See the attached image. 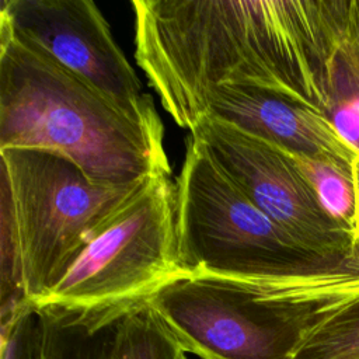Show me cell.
Segmentation results:
<instances>
[{
	"label": "cell",
	"mask_w": 359,
	"mask_h": 359,
	"mask_svg": "<svg viewBox=\"0 0 359 359\" xmlns=\"http://www.w3.org/2000/svg\"><path fill=\"white\" fill-rule=\"evenodd\" d=\"M135 56L191 130L216 87L264 91L330 118L346 65L351 0H133Z\"/></svg>",
	"instance_id": "1"
},
{
	"label": "cell",
	"mask_w": 359,
	"mask_h": 359,
	"mask_svg": "<svg viewBox=\"0 0 359 359\" xmlns=\"http://www.w3.org/2000/svg\"><path fill=\"white\" fill-rule=\"evenodd\" d=\"M39 149L105 184L171 174L154 104L125 107L0 21V150Z\"/></svg>",
	"instance_id": "2"
},
{
	"label": "cell",
	"mask_w": 359,
	"mask_h": 359,
	"mask_svg": "<svg viewBox=\"0 0 359 359\" xmlns=\"http://www.w3.org/2000/svg\"><path fill=\"white\" fill-rule=\"evenodd\" d=\"M0 157L4 310L46 296L149 178L100 182L70 158L39 149H3Z\"/></svg>",
	"instance_id": "3"
},
{
	"label": "cell",
	"mask_w": 359,
	"mask_h": 359,
	"mask_svg": "<svg viewBox=\"0 0 359 359\" xmlns=\"http://www.w3.org/2000/svg\"><path fill=\"white\" fill-rule=\"evenodd\" d=\"M175 251L187 275L282 279L348 264L297 243L229 178L189 135L174 182Z\"/></svg>",
	"instance_id": "4"
},
{
	"label": "cell",
	"mask_w": 359,
	"mask_h": 359,
	"mask_svg": "<svg viewBox=\"0 0 359 359\" xmlns=\"http://www.w3.org/2000/svg\"><path fill=\"white\" fill-rule=\"evenodd\" d=\"M184 275L175 251L174 182L158 174L146 180L66 275L31 306L119 317Z\"/></svg>",
	"instance_id": "5"
},
{
	"label": "cell",
	"mask_w": 359,
	"mask_h": 359,
	"mask_svg": "<svg viewBox=\"0 0 359 359\" xmlns=\"http://www.w3.org/2000/svg\"><path fill=\"white\" fill-rule=\"evenodd\" d=\"M187 353L199 359H290L324 314L275 299L258 279L184 275L149 302Z\"/></svg>",
	"instance_id": "6"
},
{
	"label": "cell",
	"mask_w": 359,
	"mask_h": 359,
	"mask_svg": "<svg viewBox=\"0 0 359 359\" xmlns=\"http://www.w3.org/2000/svg\"><path fill=\"white\" fill-rule=\"evenodd\" d=\"M189 132L254 205L297 243L325 258H348L349 230L324 210L287 151L209 114Z\"/></svg>",
	"instance_id": "7"
},
{
	"label": "cell",
	"mask_w": 359,
	"mask_h": 359,
	"mask_svg": "<svg viewBox=\"0 0 359 359\" xmlns=\"http://www.w3.org/2000/svg\"><path fill=\"white\" fill-rule=\"evenodd\" d=\"M0 21L129 108L154 104L142 91L109 24L91 0H3Z\"/></svg>",
	"instance_id": "8"
},
{
	"label": "cell",
	"mask_w": 359,
	"mask_h": 359,
	"mask_svg": "<svg viewBox=\"0 0 359 359\" xmlns=\"http://www.w3.org/2000/svg\"><path fill=\"white\" fill-rule=\"evenodd\" d=\"M205 114L227 121L292 154L328 161L349 174L359 156L327 115L264 91L216 87L203 100L201 116Z\"/></svg>",
	"instance_id": "9"
},
{
	"label": "cell",
	"mask_w": 359,
	"mask_h": 359,
	"mask_svg": "<svg viewBox=\"0 0 359 359\" xmlns=\"http://www.w3.org/2000/svg\"><path fill=\"white\" fill-rule=\"evenodd\" d=\"M36 359H105L116 321L122 317L35 307Z\"/></svg>",
	"instance_id": "10"
},
{
	"label": "cell",
	"mask_w": 359,
	"mask_h": 359,
	"mask_svg": "<svg viewBox=\"0 0 359 359\" xmlns=\"http://www.w3.org/2000/svg\"><path fill=\"white\" fill-rule=\"evenodd\" d=\"M187 353L149 303L123 314L115 324L105 359H185Z\"/></svg>",
	"instance_id": "11"
},
{
	"label": "cell",
	"mask_w": 359,
	"mask_h": 359,
	"mask_svg": "<svg viewBox=\"0 0 359 359\" xmlns=\"http://www.w3.org/2000/svg\"><path fill=\"white\" fill-rule=\"evenodd\" d=\"M290 359H359V302L321 316Z\"/></svg>",
	"instance_id": "12"
},
{
	"label": "cell",
	"mask_w": 359,
	"mask_h": 359,
	"mask_svg": "<svg viewBox=\"0 0 359 359\" xmlns=\"http://www.w3.org/2000/svg\"><path fill=\"white\" fill-rule=\"evenodd\" d=\"M289 154L309 181L324 210L351 233L356 212V195L352 174L324 160Z\"/></svg>",
	"instance_id": "13"
},
{
	"label": "cell",
	"mask_w": 359,
	"mask_h": 359,
	"mask_svg": "<svg viewBox=\"0 0 359 359\" xmlns=\"http://www.w3.org/2000/svg\"><path fill=\"white\" fill-rule=\"evenodd\" d=\"M38 316L34 306L20 303L1 310L3 359H36Z\"/></svg>",
	"instance_id": "14"
},
{
	"label": "cell",
	"mask_w": 359,
	"mask_h": 359,
	"mask_svg": "<svg viewBox=\"0 0 359 359\" xmlns=\"http://www.w3.org/2000/svg\"><path fill=\"white\" fill-rule=\"evenodd\" d=\"M349 52L359 70V0H351L349 6Z\"/></svg>",
	"instance_id": "15"
},
{
	"label": "cell",
	"mask_w": 359,
	"mask_h": 359,
	"mask_svg": "<svg viewBox=\"0 0 359 359\" xmlns=\"http://www.w3.org/2000/svg\"><path fill=\"white\" fill-rule=\"evenodd\" d=\"M348 261L352 266L359 269V224L351 230V250Z\"/></svg>",
	"instance_id": "16"
},
{
	"label": "cell",
	"mask_w": 359,
	"mask_h": 359,
	"mask_svg": "<svg viewBox=\"0 0 359 359\" xmlns=\"http://www.w3.org/2000/svg\"><path fill=\"white\" fill-rule=\"evenodd\" d=\"M352 180H353V185H355V195H356V212H355V219L352 223L351 230L359 224V156L353 164L352 168Z\"/></svg>",
	"instance_id": "17"
},
{
	"label": "cell",
	"mask_w": 359,
	"mask_h": 359,
	"mask_svg": "<svg viewBox=\"0 0 359 359\" xmlns=\"http://www.w3.org/2000/svg\"><path fill=\"white\" fill-rule=\"evenodd\" d=\"M185 359H189V355H187V356H185Z\"/></svg>",
	"instance_id": "18"
}]
</instances>
